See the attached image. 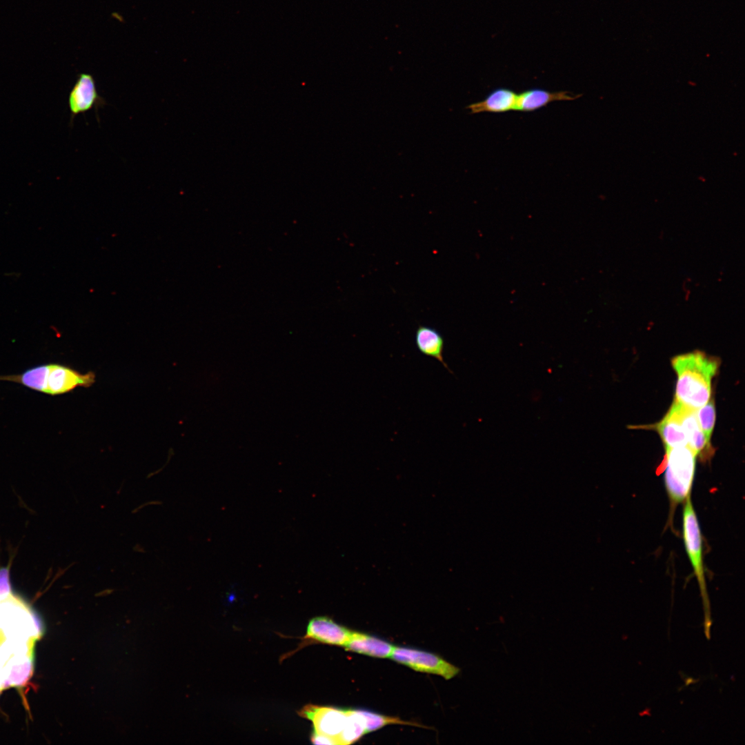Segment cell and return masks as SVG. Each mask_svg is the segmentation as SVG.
Segmentation results:
<instances>
[{
    "label": "cell",
    "instance_id": "6da1fadb",
    "mask_svg": "<svg viewBox=\"0 0 745 745\" xmlns=\"http://www.w3.org/2000/svg\"><path fill=\"white\" fill-rule=\"evenodd\" d=\"M671 364L677 377L674 401L695 410L704 406L711 399L719 360L695 351L675 356Z\"/></svg>",
    "mask_w": 745,
    "mask_h": 745
},
{
    "label": "cell",
    "instance_id": "7a4b0ae2",
    "mask_svg": "<svg viewBox=\"0 0 745 745\" xmlns=\"http://www.w3.org/2000/svg\"><path fill=\"white\" fill-rule=\"evenodd\" d=\"M665 450L662 464L665 486L671 502L678 504L691 495L697 455L688 446Z\"/></svg>",
    "mask_w": 745,
    "mask_h": 745
},
{
    "label": "cell",
    "instance_id": "3957f363",
    "mask_svg": "<svg viewBox=\"0 0 745 745\" xmlns=\"http://www.w3.org/2000/svg\"><path fill=\"white\" fill-rule=\"evenodd\" d=\"M0 631L6 639L34 642L42 636L43 627L36 613L12 594L0 602Z\"/></svg>",
    "mask_w": 745,
    "mask_h": 745
},
{
    "label": "cell",
    "instance_id": "277c9868",
    "mask_svg": "<svg viewBox=\"0 0 745 745\" xmlns=\"http://www.w3.org/2000/svg\"><path fill=\"white\" fill-rule=\"evenodd\" d=\"M684 502L682 528L685 549L699 583L706 612L709 613L702 556V540L699 522L691 495L685 499Z\"/></svg>",
    "mask_w": 745,
    "mask_h": 745
},
{
    "label": "cell",
    "instance_id": "5b68a950",
    "mask_svg": "<svg viewBox=\"0 0 745 745\" xmlns=\"http://www.w3.org/2000/svg\"><path fill=\"white\" fill-rule=\"evenodd\" d=\"M43 377L41 393L57 395L68 393L78 386L88 387L95 381L92 372L81 374L61 364H42Z\"/></svg>",
    "mask_w": 745,
    "mask_h": 745
},
{
    "label": "cell",
    "instance_id": "8992f818",
    "mask_svg": "<svg viewBox=\"0 0 745 745\" xmlns=\"http://www.w3.org/2000/svg\"><path fill=\"white\" fill-rule=\"evenodd\" d=\"M390 657L415 670L440 675L450 679L459 673V668L426 651L405 647H395Z\"/></svg>",
    "mask_w": 745,
    "mask_h": 745
},
{
    "label": "cell",
    "instance_id": "52a82bcc",
    "mask_svg": "<svg viewBox=\"0 0 745 745\" xmlns=\"http://www.w3.org/2000/svg\"><path fill=\"white\" fill-rule=\"evenodd\" d=\"M299 714L312 722L315 732L331 737L337 743L348 719V709L313 704L304 706Z\"/></svg>",
    "mask_w": 745,
    "mask_h": 745
},
{
    "label": "cell",
    "instance_id": "ba28073f",
    "mask_svg": "<svg viewBox=\"0 0 745 745\" xmlns=\"http://www.w3.org/2000/svg\"><path fill=\"white\" fill-rule=\"evenodd\" d=\"M106 104V100L99 94L94 77L89 73H80L68 96V106L72 117L85 113Z\"/></svg>",
    "mask_w": 745,
    "mask_h": 745
},
{
    "label": "cell",
    "instance_id": "9c48e42d",
    "mask_svg": "<svg viewBox=\"0 0 745 745\" xmlns=\"http://www.w3.org/2000/svg\"><path fill=\"white\" fill-rule=\"evenodd\" d=\"M686 433L688 446L702 459L709 458L713 453L711 439L702 430L696 410L674 401L672 406Z\"/></svg>",
    "mask_w": 745,
    "mask_h": 745
},
{
    "label": "cell",
    "instance_id": "30bf717a",
    "mask_svg": "<svg viewBox=\"0 0 745 745\" xmlns=\"http://www.w3.org/2000/svg\"><path fill=\"white\" fill-rule=\"evenodd\" d=\"M352 631L339 625L326 617H316L310 620L304 639L324 644L344 646Z\"/></svg>",
    "mask_w": 745,
    "mask_h": 745
},
{
    "label": "cell",
    "instance_id": "8fae6325",
    "mask_svg": "<svg viewBox=\"0 0 745 745\" xmlns=\"http://www.w3.org/2000/svg\"><path fill=\"white\" fill-rule=\"evenodd\" d=\"M33 650L12 657L0 670V679L3 689L21 687L30 679L34 670Z\"/></svg>",
    "mask_w": 745,
    "mask_h": 745
},
{
    "label": "cell",
    "instance_id": "7c38bea8",
    "mask_svg": "<svg viewBox=\"0 0 745 745\" xmlns=\"http://www.w3.org/2000/svg\"><path fill=\"white\" fill-rule=\"evenodd\" d=\"M580 96L565 90L550 92L539 88L530 89L518 94L515 110L532 112L553 101H573Z\"/></svg>",
    "mask_w": 745,
    "mask_h": 745
},
{
    "label": "cell",
    "instance_id": "4fadbf2b",
    "mask_svg": "<svg viewBox=\"0 0 745 745\" xmlns=\"http://www.w3.org/2000/svg\"><path fill=\"white\" fill-rule=\"evenodd\" d=\"M517 95L508 88L494 90L484 99L468 105L470 114L481 112L501 113L515 110Z\"/></svg>",
    "mask_w": 745,
    "mask_h": 745
},
{
    "label": "cell",
    "instance_id": "5bb4252c",
    "mask_svg": "<svg viewBox=\"0 0 745 745\" xmlns=\"http://www.w3.org/2000/svg\"><path fill=\"white\" fill-rule=\"evenodd\" d=\"M415 341L420 353L437 359L452 373L444 359V339L438 330L433 327L419 326L415 331Z\"/></svg>",
    "mask_w": 745,
    "mask_h": 745
},
{
    "label": "cell",
    "instance_id": "9a60e30c",
    "mask_svg": "<svg viewBox=\"0 0 745 745\" xmlns=\"http://www.w3.org/2000/svg\"><path fill=\"white\" fill-rule=\"evenodd\" d=\"M347 650L375 657H390L394 646L382 639L366 634L352 632L344 646Z\"/></svg>",
    "mask_w": 745,
    "mask_h": 745
},
{
    "label": "cell",
    "instance_id": "2e32d148",
    "mask_svg": "<svg viewBox=\"0 0 745 745\" xmlns=\"http://www.w3.org/2000/svg\"><path fill=\"white\" fill-rule=\"evenodd\" d=\"M653 426L660 435L665 448L688 446L684 429L672 406L663 419Z\"/></svg>",
    "mask_w": 745,
    "mask_h": 745
},
{
    "label": "cell",
    "instance_id": "e0dca14e",
    "mask_svg": "<svg viewBox=\"0 0 745 745\" xmlns=\"http://www.w3.org/2000/svg\"><path fill=\"white\" fill-rule=\"evenodd\" d=\"M366 733L364 721L358 710L348 709L346 725L338 737L339 745L352 744Z\"/></svg>",
    "mask_w": 745,
    "mask_h": 745
},
{
    "label": "cell",
    "instance_id": "ac0fdd59",
    "mask_svg": "<svg viewBox=\"0 0 745 745\" xmlns=\"http://www.w3.org/2000/svg\"><path fill=\"white\" fill-rule=\"evenodd\" d=\"M358 711L364 721L366 733L377 730L387 724H409L397 717L384 716L364 710H358Z\"/></svg>",
    "mask_w": 745,
    "mask_h": 745
},
{
    "label": "cell",
    "instance_id": "d6986e66",
    "mask_svg": "<svg viewBox=\"0 0 745 745\" xmlns=\"http://www.w3.org/2000/svg\"><path fill=\"white\" fill-rule=\"evenodd\" d=\"M697 410V411L696 410V415L699 426L706 437L711 439L715 422L714 401L710 399L704 406Z\"/></svg>",
    "mask_w": 745,
    "mask_h": 745
},
{
    "label": "cell",
    "instance_id": "ffe728a7",
    "mask_svg": "<svg viewBox=\"0 0 745 745\" xmlns=\"http://www.w3.org/2000/svg\"><path fill=\"white\" fill-rule=\"evenodd\" d=\"M12 594L9 568H0V602L6 600Z\"/></svg>",
    "mask_w": 745,
    "mask_h": 745
},
{
    "label": "cell",
    "instance_id": "44dd1931",
    "mask_svg": "<svg viewBox=\"0 0 745 745\" xmlns=\"http://www.w3.org/2000/svg\"><path fill=\"white\" fill-rule=\"evenodd\" d=\"M310 740L314 744H338L337 740L331 737L313 732Z\"/></svg>",
    "mask_w": 745,
    "mask_h": 745
},
{
    "label": "cell",
    "instance_id": "7402d4cb",
    "mask_svg": "<svg viewBox=\"0 0 745 745\" xmlns=\"http://www.w3.org/2000/svg\"><path fill=\"white\" fill-rule=\"evenodd\" d=\"M2 691H3V690H2V689H1V688H0V693H1V692Z\"/></svg>",
    "mask_w": 745,
    "mask_h": 745
}]
</instances>
